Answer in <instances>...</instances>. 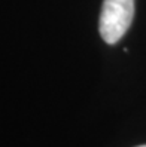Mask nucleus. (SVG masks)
<instances>
[{
  "label": "nucleus",
  "instance_id": "nucleus-2",
  "mask_svg": "<svg viewBox=\"0 0 146 147\" xmlns=\"http://www.w3.org/2000/svg\"><path fill=\"white\" fill-rule=\"evenodd\" d=\"M137 147H146V144H143V146H137Z\"/></svg>",
  "mask_w": 146,
  "mask_h": 147
},
{
  "label": "nucleus",
  "instance_id": "nucleus-1",
  "mask_svg": "<svg viewBox=\"0 0 146 147\" xmlns=\"http://www.w3.org/2000/svg\"><path fill=\"white\" fill-rule=\"evenodd\" d=\"M134 16V0H105L98 30L106 43L113 45L130 28Z\"/></svg>",
  "mask_w": 146,
  "mask_h": 147
}]
</instances>
